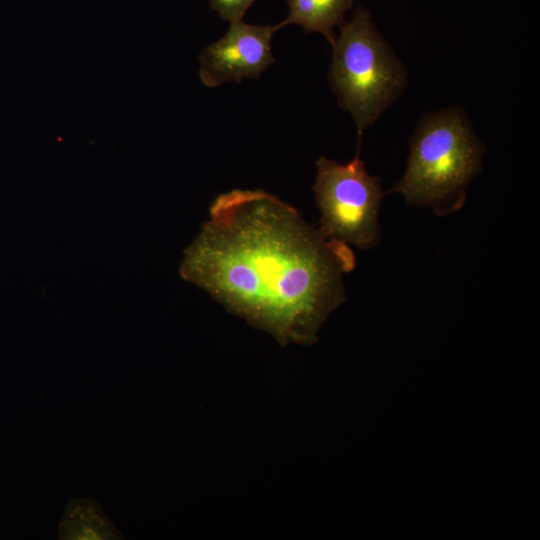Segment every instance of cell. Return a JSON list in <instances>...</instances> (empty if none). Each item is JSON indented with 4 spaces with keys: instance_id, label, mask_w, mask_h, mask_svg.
I'll list each match as a JSON object with an SVG mask.
<instances>
[{
    "instance_id": "6da1fadb",
    "label": "cell",
    "mask_w": 540,
    "mask_h": 540,
    "mask_svg": "<svg viewBox=\"0 0 540 540\" xmlns=\"http://www.w3.org/2000/svg\"><path fill=\"white\" fill-rule=\"evenodd\" d=\"M354 267L348 244L325 237L289 204L235 189L212 202L180 273L281 345H309L345 301L343 278Z\"/></svg>"
},
{
    "instance_id": "7a4b0ae2",
    "label": "cell",
    "mask_w": 540,
    "mask_h": 540,
    "mask_svg": "<svg viewBox=\"0 0 540 540\" xmlns=\"http://www.w3.org/2000/svg\"><path fill=\"white\" fill-rule=\"evenodd\" d=\"M409 147L406 170L388 193L441 216L461 209L485 153L465 111L454 105L426 114Z\"/></svg>"
},
{
    "instance_id": "3957f363",
    "label": "cell",
    "mask_w": 540,
    "mask_h": 540,
    "mask_svg": "<svg viewBox=\"0 0 540 540\" xmlns=\"http://www.w3.org/2000/svg\"><path fill=\"white\" fill-rule=\"evenodd\" d=\"M332 47L328 80L340 107L354 119L360 147L364 130L406 89L407 69L364 6L340 27Z\"/></svg>"
},
{
    "instance_id": "277c9868",
    "label": "cell",
    "mask_w": 540,
    "mask_h": 540,
    "mask_svg": "<svg viewBox=\"0 0 540 540\" xmlns=\"http://www.w3.org/2000/svg\"><path fill=\"white\" fill-rule=\"evenodd\" d=\"M340 164L321 156L316 161L313 191L321 213L319 230L331 239L361 249L376 246L381 237L379 209L384 192L359 157Z\"/></svg>"
},
{
    "instance_id": "5b68a950",
    "label": "cell",
    "mask_w": 540,
    "mask_h": 540,
    "mask_svg": "<svg viewBox=\"0 0 540 540\" xmlns=\"http://www.w3.org/2000/svg\"><path fill=\"white\" fill-rule=\"evenodd\" d=\"M279 25H254L243 21L230 23L226 34L200 54V79L206 87L228 81L257 79L276 62L271 40Z\"/></svg>"
},
{
    "instance_id": "8992f818",
    "label": "cell",
    "mask_w": 540,
    "mask_h": 540,
    "mask_svg": "<svg viewBox=\"0 0 540 540\" xmlns=\"http://www.w3.org/2000/svg\"><path fill=\"white\" fill-rule=\"evenodd\" d=\"M60 540H122L123 534L95 499L71 497L58 523Z\"/></svg>"
},
{
    "instance_id": "52a82bcc",
    "label": "cell",
    "mask_w": 540,
    "mask_h": 540,
    "mask_svg": "<svg viewBox=\"0 0 540 540\" xmlns=\"http://www.w3.org/2000/svg\"><path fill=\"white\" fill-rule=\"evenodd\" d=\"M356 0H287L288 16L279 23L282 28L286 25L297 24L305 34L320 33L333 45L336 39L335 28L341 27L345 14Z\"/></svg>"
},
{
    "instance_id": "ba28073f",
    "label": "cell",
    "mask_w": 540,
    "mask_h": 540,
    "mask_svg": "<svg viewBox=\"0 0 540 540\" xmlns=\"http://www.w3.org/2000/svg\"><path fill=\"white\" fill-rule=\"evenodd\" d=\"M255 0H209L212 10L230 23L242 21Z\"/></svg>"
}]
</instances>
